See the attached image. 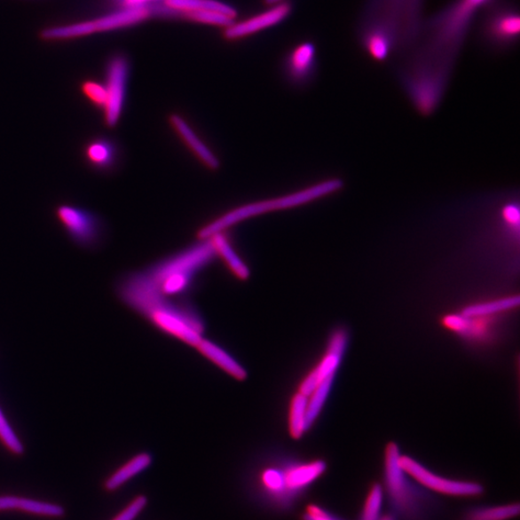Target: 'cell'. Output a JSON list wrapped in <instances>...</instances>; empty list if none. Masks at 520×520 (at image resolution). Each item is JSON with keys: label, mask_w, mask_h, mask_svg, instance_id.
<instances>
[{"label": "cell", "mask_w": 520, "mask_h": 520, "mask_svg": "<svg viewBox=\"0 0 520 520\" xmlns=\"http://www.w3.org/2000/svg\"><path fill=\"white\" fill-rule=\"evenodd\" d=\"M489 0H454L424 24L413 48L397 63L398 78L424 116L442 105L461 50L479 11Z\"/></svg>", "instance_id": "6da1fadb"}, {"label": "cell", "mask_w": 520, "mask_h": 520, "mask_svg": "<svg viewBox=\"0 0 520 520\" xmlns=\"http://www.w3.org/2000/svg\"><path fill=\"white\" fill-rule=\"evenodd\" d=\"M426 0H366L357 22L359 47L372 61L399 62L424 24Z\"/></svg>", "instance_id": "7a4b0ae2"}, {"label": "cell", "mask_w": 520, "mask_h": 520, "mask_svg": "<svg viewBox=\"0 0 520 520\" xmlns=\"http://www.w3.org/2000/svg\"><path fill=\"white\" fill-rule=\"evenodd\" d=\"M400 449L391 443L384 454L383 492L390 511L397 520H437L442 513L434 493L406 474L400 466Z\"/></svg>", "instance_id": "3957f363"}, {"label": "cell", "mask_w": 520, "mask_h": 520, "mask_svg": "<svg viewBox=\"0 0 520 520\" xmlns=\"http://www.w3.org/2000/svg\"><path fill=\"white\" fill-rule=\"evenodd\" d=\"M343 186V182L342 179L331 178L298 191L296 193L274 200L248 203L247 206L235 209L222 215L221 217L215 219L207 225L206 227L201 229L198 232L199 240L209 239L214 233L227 231L232 225L248 218L257 217L260 214L306 205V203L314 200L334 194L335 192L341 190Z\"/></svg>", "instance_id": "277c9868"}, {"label": "cell", "mask_w": 520, "mask_h": 520, "mask_svg": "<svg viewBox=\"0 0 520 520\" xmlns=\"http://www.w3.org/2000/svg\"><path fill=\"white\" fill-rule=\"evenodd\" d=\"M479 39L495 53L512 51L519 41L520 16L511 0H489L481 8L477 20Z\"/></svg>", "instance_id": "5b68a950"}, {"label": "cell", "mask_w": 520, "mask_h": 520, "mask_svg": "<svg viewBox=\"0 0 520 520\" xmlns=\"http://www.w3.org/2000/svg\"><path fill=\"white\" fill-rule=\"evenodd\" d=\"M150 14V10L146 6H124L116 12L103 17L44 29L42 37L50 41L84 37L138 25L148 19Z\"/></svg>", "instance_id": "8992f818"}, {"label": "cell", "mask_w": 520, "mask_h": 520, "mask_svg": "<svg viewBox=\"0 0 520 520\" xmlns=\"http://www.w3.org/2000/svg\"><path fill=\"white\" fill-rule=\"evenodd\" d=\"M400 466L409 477L429 492L457 497V499H474L484 494V487L481 484L440 477L412 457L401 455Z\"/></svg>", "instance_id": "52a82bcc"}, {"label": "cell", "mask_w": 520, "mask_h": 520, "mask_svg": "<svg viewBox=\"0 0 520 520\" xmlns=\"http://www.w3.org/2000/svg\"><path fill=\"white\" fill-rule=\"evenodd\" d=\"M55 217L70 239L82 247H94L103 234V223L92 211L74 205H61Z\"/></svg>", "instance_id": "ba28073f"}, {"label": "cell", "mask_w": 520, "mask_h": 520, "mask_svg": "<svg viewBox=\"0 0 520 520\" xmlns=\"http://www.w3.org/2000/svg\"><path fill=\"white\" fill-rule=\"evenodd\" d=\"M129 78V64L122 56H116L107 67L106 106L103 110L104 122L107 128L113 129L119 123L124 104H126Z\"/></svg>", "instance_id": "9c48e42d"}, {"label": "cell", "mask_w": 520, "mask_h": 520, "mask_svg": "<svg viewBox=\"0 0 520 520\" xmlns=\"http://www.w3.org/2000/svg\"><path fill=\"white\" fill-rule=\"evenodd\" d=\"M347 347V335L344 331L335 332L330 341L329 349L321 363L303 381L299 392L310 397L311 392L327 377L335 374Z\"/></svg>", "instance_id": "30bf717a"}, {"label": "cell", "mask_w": 520, "mask_h": 520, "mask_svg": "<svg viewBox=\"0 0 520 520\" xmlns=\"http://www.w3.org/2000/svg\"><path fill=\"white\" fill-rule=\"evenodd\" d=\"M291 12V6L287 3L273 5L272 8L256 17L240 22H232L225 28V37L235 40L277 26L280 21L285 20Z\"/></svg>", "instance_id": "8fae6325"}, {"label": "cell", "mask_w": 520, "mask_h": 520, "mask_svg": "<svg viewBox=\"0 0 520 520\" xmlns=\"http://www.w3.org/2000/svg\"><path fill=\"white\" fill-rule=\"evenodd\" d=\"M0 512H20L49 518H61L65 508L59 504L18 495H0Z\"/></svg>", "instance_id": "7c38bea8"}, {"label": "cell", "mask_w": 520, "mask_h": 520, "mask_svg": "<svg viewBox=\"0 0 520 520\" xmlns=\"http://www.w3.org/2000/svg\"><path fill=\"white\" fill-rule=\"evenodd\" d=\"M327 469L324 461H313L294 466L284 472L285 484L289 499H296L318 481Z\"/></svg>", "instance_id": "4fadbf2b"}, {"label": "cell", "mask_w": 520, "mask_h": 520, "mask_svg": "<svg viewBox=\"0 0 520 520\" xmlns=\"http://www.w3.org/2000/svg\"><path fill=\"white\" fill-rule=\"evenodd\" d=\"M169 122L180 140L185 143L203 165L209 169H217L219 168L220 162L217 156L198 138V135L183 117L174 114L169 117Z\"/></svg>", "instance_id": "5bb4252c"}, {"label": "cell", "mask_w": 520, "mask_h": 520, "mask_svg": "<svg viewBox=\"0 0 520 520\" xmlns=\"http://www.w3.org/2000/svg\"><path fill=\"white\" fill-rule=\"evenodd\" d=\"M83 156L89 166L97 171H111L119 162V146L110 138H97L84 146Z\"/></svg>", "instance_id": "9a60e30c"}, {"label": "cell", "mask_w": 520, "mask_h": 520, "mask_svg": "<svg viewBox=\"0 0 520 520\" xmlns=\"http://www.w3.org/2000/svg\"><path fill=\"white\" fill-rule=\"evenodd\" d=\"M289 70L294 82L303 84L311 81L316 70V49L312 43H303L293 51Z\"/></svg>", "instance_id": "2e32d148"}, {"label": "cell", "mask_w": 520, "mask_h": 520, "mask_svg": "<svg viewBox=\"0 0 520 520\" xmlns=\"http://www.w3.org/2000/svg\"><path fill=\"white\" fill-rule=\"evenodd\" d=\"M152 456L148 453H140L124 463L115 472H113L104 483V489L108 492L118 491L122 485L152 465Z\"/></svg>", "instance_id": "e0dca14e"}, {"label": "cell", "mask_w": 520, "mask_h": 520, "mask_svg": "<svg viewBox=\"0 0 520 520\" xmlns=\"http://www.w3.org/2000/svg\"><path fill=\"white\" fill-rule=\"evenodd\" d=\"M225 232L214 233L209 237L212 242L214 250L217 252V256H219L224 260V263L227 264L237 278L247 280L250 277V270H248L240 256L237 255Z\"/></svg>", "instance_id": "ac0fdd59"}, {"label": "cell", "mask_w": 520, "mask_h": 520, "mask_svg": "<svg viewBox=\"0 0 520 520\" xmlns=\"http://www.w3.org/2000/svg\"><path fill=\"white\" fill-rule=\"evenodd\" d=\"M518 503L475 505L467 508L459 520H511L519 515Z\"/></svg>", "instance_id": "d6986e66"}, {"label": "cell", "mask_w": 520, "mask_h": 520, "mask_svg": "<svg viewBox=\"0 0 520 520\" xmlns=\"http://www.w3.org/2000/svg\"><path fill=\"white\" fill-rule=\"evenodd\" d=\"M197 348L203 356L207 357L209 359L213 361L215 365H217L223 370L229 373V374L233 378L240 381L246 379V370L217 344L207 341V339L201 338V341L197 345Z\"/></svg>", "instance_id": "ffe728a7"}, {"label": "cell", "mask_w": 520, "mask_h": 520, "mask_svg": "<svg viewBox=\"0 0 520 520\" xmlns=\"http://www.w3.org/2000/svg\"><path fill=\"white\" fill-rule=\"evenodd\" d=\"M165 4L172 10L185 14L192 12H206L217 11L236 17L235 10L228 4L217 0H165Z\"/></svg>", "instance_id": "44dd1931"}, {"label": "cell", "mask_w": 520, "mask_h": 520, "mask_svg": "<svg viewBox=\"0 0 520 520\" xmlns=\"http://www.w3.org/2000/svg\"><path fill=\"white\" fill-rule=\"evenodd\" d=\"M519 296L506 297L487 303L471 304L462 311V315L467 319L484 318L495 313L513 310L518 307Z\"/></svg>", "instance_id": "7402d4cb"}, {"label": "cell", "mask_w": 520, "mask_h": 520, "mask_svg": "<svg viewBox=\"0 0 520 520\" xmlns=\"http://www.w3.org/2000/svg\"><path fill=\"white\" fill-rule=\"evenodd\" d=\"M309 398L300 392L293 398L290 406L289 429L293 438L299 439L308 431L307 406Z\"/></svg>", "instance_id": "603a6c76"}, {"label": "cell", "mask_w": 520, "mask_h": 520, "mask_svg": "<svg viewBox=\"0 0 520 520\" xmlns=\"http://www.w3.org/2000/svg\"><path fill=\"white\" fill-rule=\"evenodd\" d=\"M384 492L381 484H373L368 489L358 515V520H380L382 516Z\"/></svg>", "instance_id": "cb8c5ba5"}, {"label": "cell", "mask_w": 520, "mask_h": 520, "mask_svg": "<svg viewBox=\"0 0 520 520\" xmlns=\"http://www.w3.org/2000/svg\"><path fill=\"white\" fill-rule=\"evenodd\" d=\"M335 380V375L327 377L323 382H321L318 387L311 392L310 395L311 399L308 400V406H307V426L310 429L316 418L319 417V414L322 411L323 406L329 397V393L331 391L333 382ZM309 397V398H310Z\"/></svg>", "instance_id": "d4e9b609"}, {"label": "cell", "mask_w": 520, "mask_h": 520, "mask_svg": "<svg viewBox=\"0 0 520 520\" xmlns=\"http://www.w3.org/2000/svg\"><path fill=\"white\" fill-rule=\"evenodd\" d=\"M0 444L14 456L25 454L26 448L17 435L14 428L8 421L5 414L0 409Z\"/></svg>", "instance_id": "484cf974"}, {"label": "cell", "mask_w": 520, "mask_h": 520, "mask_svg": "<svg viewBox=\"0 0 520 520\" xmlns=\"http://www.w3.org/2000/svg\"><path fill=\"white\" fill-rule=\"evenodd\" d=\"M192 20L201 24L211 25L222 28L231 26L235 19L234 16L217 12V11H206V12H192L185 14Z\"/></svg>", "instance_id": "4316f807"}, {"label": "cell", "mask_w": 520, "mask_h": 520, "mask_svg": "<svg viewBox=\"0 0 520 520\" xmlns=\"http://www.w3.org/2000/svg\"><path fill=\"white\" fill-rule=\"evenodd\" d=\"M82 90L90 103L101 111L104 110L106 101L105 84L94 81H87L83 83Z\"/></svg>", "instance_id": "83f0119b"}, {"label": "cell", "mask_w": 520, "mask_h": 520, "mask_svg": "<svg viewBox=\"0 0 520 520\" xmlns=\"http://www.w3.org/2000/svg\"><path fill=\"white\" fill-rule=\"evenodd\" d=\"M263 483L268 492L273 494H280L281 492V494H285L287 499H289L286 488L284 472L268 469L263 475Z\"/></svg>", "instance_id": "f1b7e54d"}, {"label": "cell", "mask_w": 520, "mask_h": 520, "mask_svg": "<svg viewBox=\"0 0 520 520\" xmlns=\"http://www.w3.org/2000/svg\"><path fill=\"white\" fill-rule=\"evenodd\" d=\"M148 500L145 495L135 497L122 510L113 517L112 520H135L144 511Z\"/></svg>", "instance_id": "f546056e"}, {"label": "cell", "mask_w": 520, "mask_h": 520, "mask_svg": "<svg viewBox=\"0 0 520 520\" xmlns=\"http://www.w3.org/2000/svg\"><path fill=\"white\" fill-rule=\"evenodd\" d=\"M302 520H346L320 505L311 504L302 515Z\"/></svg>", "instance_id": "4dcf8cb0"}, {"label": "cell", "mask_w": 520, "mask_h": 520, "mask_svg": "<svg viewBox=\"0 0 520 520\" xmlns=\"http://www.w3.org/2000/svg\"><path fill=\"white\" fill-rule=\"evenodd\" d=\"M445 325L450 330L456 332L465 331L468 327V319L461 315H449L445 319Z\"/></svg>", "instance_id": "1f68e13d"}, {"label": "cell", "mask_w": 520, "mask_h": 520, "mask_svg": "<svg viewBox=\"0 0 520 520\" xmlns=\"http://www.w3.org/2000/svg\"><path fill=\"white\" fill-rule=\"evenodd\" d=\"M157 2V0H122L124 6H146V4Z\"/></svg>", "instance_id": "d6a6232c"}, {"label": "cell", "mask_w": 520, "mask_h": 520, "mask_svg": "<svg viewBox=\"0 0 520 520\" xmlns=\"http://www.w3.org/2000/svg\"><path fill=\"white\" fill-rule=\"evenodd\" d=\"M380 520H397V518H395L390 512H388L387 514L382 515Z\"/></svg>", "instance_id": "836d02e7"}, {"label": "cell", "mask_w": 520, "mask_h": 520, "mask_svg": "<svg viewBox=\"0 0 520 520\" xmlns=\"http://www.w3.org/2000/svg\"><path fill=\"white\" fill-rule=\"evenodd\" d=\"M281 3H285V0H266V4L271 5H275Z\"/></svg>", "instance_id": "e575fe53"}]
</instances>
